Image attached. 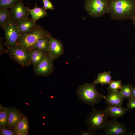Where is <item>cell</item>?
I'll return each instance as SVG.
<instances>
[{
	"label": "cell",
	"mask_w": 135,
	"mask_h": 135,
	"mask_svg": "<svg viewBox=\"0 0 135 135\" xmlns=\"http://www.w3.org/2000/svg\"><path fill=\"white\" fill-rule=\"evenodd\" d=\"M108 2L112 19L132 20L135 16V0H108Z\"/></svg>",
	"instance_id": "obj_1"
},
{
	"label": "cell",
	"mask_w": 135,
	"mask_h": 135,
	"mask_svg": "<svg viewBox=\"0 0 135 135\" xmlns=\"http://www.w3.org/2000/svg\"><path fill=\"white\" fill-rule=\"evenodd\" d=\"M96 85L94 82L92 83H85L80 86L76 91L80 100L92 106L97 104L105 96L96 89Z\"/></svg>",
	"instance_id": "obj_2"
},
{
	"label": "cell",
	"mask_w": 135,
	"mask_h": 135,
	"mask_svg": "<svg viewBox=\"0 0 135 135\" xmlns=\"http://www.w3.org/2000/svg\"><path fill=\"white\" fill-rule=\"evenodd\" d=\"M50 32L39 25L28 32L20 35L16 42V46L32 49L39 39L45 37H50Z\"/></svg>",
	"instance_id": "obj_3"
},
{
	"label": "cell",
	"mask_w": 135,
	"mask_h": 135,
	"mask_svg": "<svg viewBox=\"0 0 135 135\" xmlns=\"http://www.w3.org/2000/svg\"><path fill=\"white\" fill-rule=\"evenodd\" d=\"M108 118L104 110L93 108L86 120L85 124L89 129L96 131L103 129Z\"/></svg>",
	"instance_id": "obj_4"
},
{
	"label": "cell",
	"mask_w": 135,
	"mask_h": 135,
	"mask_svg": "<svg viewBox=\"0 0 135 135\" xmlns=\"http://www.w3.org/2000/svg\"><path fill=\"white\" fill-rule=\"evenodd\" d=\"M84 5L88 14L93 17H101L109 13L108 0H86Z\"/></svg>",
	"instance_id": "obj_5"
},
{
	"label": "cell",
	"mask_w": 135,
	"mask_h": 135,
	"mask_svg": "<svg viewBox=\"0 0 135 135\" xmlns=\"http://www.w3.org/2000/svg\"><path fill=\"white\" fill-rule=\"evenodd\" d=\"M8 48L7 53L14 61L24 67H28L31 64L30 49L17 46Z\"/></svg>",
	"instance_id": "obj_6"
},
{
	"label": "cell",
	"mask_w": 135,
	"mask_h": 135,
	"mask_svg": "<svg viewBox=\"0 0 135 135\" xmlns=\"http://www.w3.org/2000/svg\"><path fill=\"white\" fill-rule=\"evenodd\" d=\"M2 28L5 38L4 45L8 48L16 47L17 41L20 35L16 22L10 18Z\"/></svg>",
	"instance_id": "obj_7"
},
{
	"label": "cell",
	"mask_w": 135,
	"mask_h": 135,
	"mask_svg": "<svg viewBox=\"0 0 135 135\" xmlns=\"http://www.w3.org/2000/svg\"><path fill=\"white\" fill-rule=\"evenodd\" d=\"M10 8V18L16 23L29 17V8L24 6L22 0H18Z\"/></svg>",
	"instance_id": "obj_8"
},
{
	"label": "cell",
	"mask_w": 135,
	"mask_h": 135,
	"mask_svg": "<svg viewBox=\"0 0 135 135\" xmlns=\"http://www.w3.org/2000/svg\"><path fill=\"white\" fill-rule=\"evenodd\" d=\"M103 129L107 135H125L126 132V127L123 123L114 119L108 120Z\"/></svg>",
	"instance_id": "obj_9"
},
{
	"label": "cell",
	"mask_w": 135,
	"mask_h": 135,
	"mask_svg": "<svg viewBox=\"0 0 135 135\" xmlns=\"http://www.w3.org/2000/svg\"><path fill=\"white\" fill-rule=\"evenodd\" d=\"M53 61L48 54L38 65L33 68L35 74L38 76L44 77L49 76L54 70Z\"/></svg>",
	"instance_id": "obj_10"
},
{
	"label": "cell",
	"mask_w": 135,
	"mask_h": 135,
	"mask_svg": "<svg viewBox=\"0 0 135 135\" xmlns=\"http://www.w3.org/2000/svg\"><path fill=\"white\" fill-rule=\"evenodd\" d=\"M64 53L63 44L60 40L51 36L50 38L48 56L54 60Z\"/></svg>",
	"instance_id": "obj_11"
},
{
	"label": "cell",
	"mask_w": 135,
	"mask_h": 135,
	"mask_svg": "<svg viewBox=\"0 0 135 135\" xmlns=\"http://www.w3.org/2000/svg\"><path fill=\"white\" fill-rule=\"evenodd\" d=\"M124 98L119 90L114 91L109 90L108 93L104 99L107 105L122 106Z\"/></svg>",
	"instance_id": "obj_12"
},
{
	"label": "cell",
	"mask_w": 135,
	"mask_h": 135,
	"mask_svg": "<svg viewBox=\"0 0 135 135\" xmlns=\"http://www.w3.org/2000/svg\"><path fill=\"white\" fill-rule=\"evenodd\" d=\"M128 110L122 106L107 105L104 110L108 118L116 119L124 116Z\"/></svg>",
	"instance_id": "obj_13"
},
{
	"label": "cell",
	"mask_w": 135,
	"mask_h": 135,
	"mask_svg": "<svg viewBox=\"0 0 135 135\" xmlns=\"http://www.w3.org/2000/svg\"><path fill=\"white\" fill-rule=\"evenodd\" d=\"M16 23L20 35L25 34L32 30L37 25L29 17L20 20Z\"/></svg>",
	"instance_id": "obj_14"
},
{
	"label": "cell",
	"mask_w": 135,
	"mask_h": 135,
	"mask_svg": "<svg viewBox=\"0 0 135 135\" xmlns=\"http://www.w3.org/2000/svg\"><path fill=\"white\" fill-rule=\"evenodd\" d=\"M24 116L19 109L15 108H10L8 128L14 130Z\"/></svg>",
	"instance_id": "obj_15"
},
{
	"label": "cell",
	"mask_w": 135,
	"mask_h": 135,
	"mask_svg": "<svg viewBox=\"0 0 135 135\" xmlns=\"http://www.w3.org/2000/svg\"><path fill=\"white\" fill-rule=\"evenodd\" d=\"M30 64L33 68L38 65L48 54L36 49L30 50Z\"/></svg>",
	"instance_id": "obj_16"
},
{
	"label": "cell",
	"mask_w": 135,
	"mask_h": 135,
	"mask_svg": "<svg viewBox=\"0 0 135 135\" xmlns=\"http://www.w3.org/2000/svg\"><path fill=\"white\" fill-rule=\"evenodd\" d=\"M16 135H27L29 131V125L27 117L24 116L14 129Z\"/></svg>",
	"instance_id": "obj_17"
},
{
	"label": "cell",
	"mask_w": 135,
	"mask_h": 135,
	"mask_svg": "<svg viewBox=\"0 0 135 135\" xmlns=\"http://www.w3.org/2000/svg\"><path fill=\"white\" fill-rule=\"evenodd\" d=\"M29 13L31 15V19L35 22L40 18L47 16V10L43 7H38L36 4H35L34 7L32 9L28 8Z\"/></svg>",
	"instance_id": "obj_18"
},
{
	"label": "cell",
	"mask_w": 135,
	"mask_h": 135,
	"mask_svg": "<svg viewBox=\"0 0 135 135\" xmlns=\"http://www.w3.org/2000/svg\"><path fill=\"white\" fill-rule=\"evenodd\" d=\"M51 36L45 37L39 39L37 41L32 49H37L44 52L48 53Z\"/></svg>",
	"instance_id": "obj_19"
},
{
	"label": "cell",
	"mask_w": 135,
	"mask_h": 135,
	"mask_svg": "<svg viewBox=\"0 0 135 135\" xmlns=\"http://www.w3.org/2000/svg\"><path fill=\"white\" fill-rule=\"evenodd\" d=\"M110 71L98 74V77L94 80V82L96 84H100L102 86L109 84L112 81V77L111 75Z\"/></svg>",
	"instance_id": "obj_20"
},
{
	"label": "cell",
	"mask_w": 135,
	"mask_h": 135,
	"mask_svg": "<svg viewBox=\"0 0 135 135\" xmlns=\"http://www.w3.org/2000/svg\"><path fill=\"white\" fill-rule=\"evenodd\" d=\"M9 107L6 108L0 104V127L8 128V118L10 111Z\"/></svg>",
	"instance_id": "obj_21"
},
{
	"label": "cell",
	"mask_w": 135,
	"mask_h": 135,
	"mask_svg": "<svg viewBox=\"0 0 135 135\" xmlns=\"http://www.w3.org/2000/svg\"><path fill=\"white\" fill-rule=\"evenodd\" d=\"M132 85L130 84L124 85L122 86L119 90L124 98L129 100L133 99L132 95Z\"/></svg>",
	"instance_id": "obj_22"
},
{
	"label": "cell",
	"mask_w": 135,
	"mask_h": 135,
	"mask_svg": "<svg viewBox=\"0 0 135 135\" xmlns=\"http://www.w3.org/2000/svg\"><path fill=\"white\" fill-rule=\"evenodd\" d=\"M10 18V10L0 8V26L3 28Z\"/></svg>",
	"instance_id": "obj_23"
},
{
	"label": "cell",
	"mask_w": 135,
	"mask_h": 135,
	"mask_svg": "<svg viewBox=\"0 0 135 135\" xmlns=\"http://www.w3.org/2000/svg\"><path fill=\"white\" fill-rule=\"evenodd\" d=\"M107 90H111L114 91L118 90L122 86V82L121 80H112L109 84Z\"/></svg>",
	"instance_id": "obj_24"
},
{
	"label": "cell",
	"mask_w": 135,
	"mask_h": 135,
	"mask_svg": "<svg viewBox=\"0 0 135 135\" xmlns=\"http://www.w3.org/2000/svg\"><path fill=\"white\" fill-rule=\"evenodd\" d=\"M19 0H0V8L8 9Z\"/></svg>",
	"instance_id": "obj_25"
},
{
	"label": "cell",
	"mask_w": 135,
	"mask_h": 135,
	"mask_svg": "<svg viewBox=\"0 0 135 135\" xmlns=\"http://www.w3.org/2000/svg\"><path fill=\"white\" fill-rule=\"evenodd\" d=\"M0 135H16L14 130L8 128L0 127Z\"/></svg>",
	"instance_id": "obj_26"
},
{
	"label": "cell",
	"mask_w": 135,
	"mask_h": 135,
	"mask_svg": "<svg viewBox=\"0 0 135 135\" xmlns=\"http://www.w3.org/2000/svg\"><path fill=\"white\" fill-rule=\"evenodd\" d=\"M44 3L43 6L45 9H49L51 10L54 9V7L52 2L49 0H42Z\"/></svg>",
	"instance_id": "obj_27"
},
{
	"label": "cell",
	"mask_w": 135,
	"mask_h": 135,
	"mask_svg": "<svg viewBox=\"0 0 135 135\" xmlns=\"http://www.w3.org/2000/svg\"><path fill=\"white\" fill-rule=\"evenodd\" d=\"M96 131L88 128V129L82 130L79 133L80 135H96Z\"/></svg>",
	"instance_id": "obj_28"
},
{
	"label": "cell",
	"mask_w": 135,
	"mask_h": 135,
	"mask_svg": "<svg viewBox=\"0 0 135 135\" xmlns=\"http://www.w3.org/2000/svg\"><path fill=\"white\" fill-rule=\"evenodd\" d=\"M3 38L2 37L0 38V56L3 55L5 53H7V50L4 48V44H3L2 41Z\"/></svg>",
	"instance_id": "obj_29"
},
{
	"label": "cell",
	"mask_w": 135,
	"mask_h": 135,
	"mask_svg": "<svg viewBox=\"0 0 135 135\" xmlns=\"http://www.w3.org/2000/svg\"><path fill=\"white\" fill-rule=\"evenodd\" d=\"M127 106V108L129 109L132 110L135 108V98L128 100Z\"/></svg>",
	"instance_id": "obj_30"
},
{
	"label": "cell",
	"mask_w": 135,
	"mask_h": 135,
	"mask_svg": "<svg viewBox=\"0 0 135 135\" xmlns=\"http://www.w3.org/2000/svg\"><path fill=\"white\" fill-rule=\"evenodd\" d=\"M132 95L133 99L135 98V86H132Z\"/></svg>",
	"instance_id": "obj_31"
},
{
	"label": "cell",
	"mask_w": 135,
	"mask_h": 135,
	"mask_svg": "<svg viewBox=\"0 0 135 135\" xmlns=\"http://www.w3.org/2000/svg\"><path fill=\"white\" fill-rule=\"evenodd\" d=\"M125 135H135V131L130 132L127 134L126 133Z\"/></svg>",
	"instance_id": "obj_32"
},
{
	"label": "cell",
	"mask_w": 135,
	"mask_h": 135,
	"mask_svg": "<svg viewBox=\"0 0 135 135\" xmlns=\"http://www.w3.org/2000/svg\"><path fill=\"white\" fill-rule=\"evenodd\" d=\"M133 22L134 25L135 27V16L132 20Z\"/></svg>",
	"instance_id": "obj_33"
},
{
	"label": "cell",
	"mask_w": 135,
	"mask_h": 135,
	"mask_svg": "<svg viewBox=\"0 0 135 135\" xmlns=\"http://www.w3.org/2000/svg\"><path fill=\"white\" fill-rule=\"evenodd\" d=\"M134 77L135 78V72L134 74Z\"/></svg>",
	"instance_id": "obj_34"
},
{
	"label": "cell",
	"mask_w": 135,
	"mask_h": 135,
	"mask_svg": "<svg viewBox=\"0 0 135 135\" xmlns=\"http://www.w3.org/2000/svg\"><path fill=\"white\" fill-rule=\"evenodd\" d=\"M134 60H135V58Z\"/></svg>",
	"instance_id": "obj_35"
},
{
	"label": "cell",
	"mask_w": 135,
	"mask_h": 135,
	"mask_svg": "<svg viewBox=\"0 0 135 135\" xmlns=\"http://www.w3.org/2000/svg\"></svg>",
	"instance_id": "obj_36"
}]
</instances>
